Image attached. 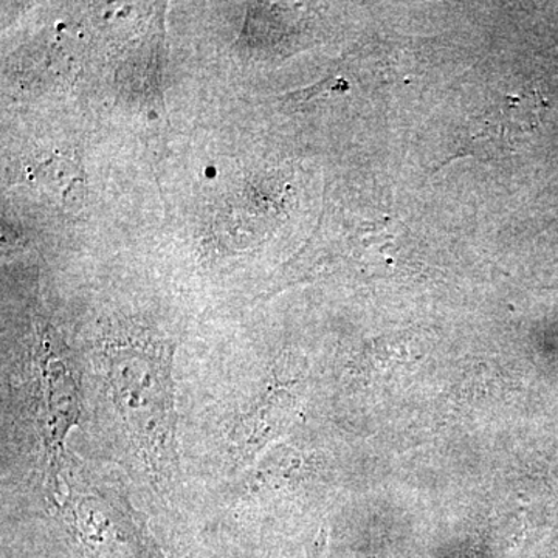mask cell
<instances>
[{
	"instance_id": "5b68a950",
	"label": "cell",
	"mask_w": 558,
	"mask_h": 558,
	"mask_svg": "<svg viewBox=\"0 0 558 558\" xmlns=\"http://www.w3.org/2000/svg\"><path fill=\"white\" fill-rule=\"evenodd\" d=\"M300 399L295 389L281 384L267 385L231 421L226 436V453L236 472H244L281 439L299 417Z\"/></svg>"
},
{
	"instance_id": "7a4b0ae2",
	"label": "cell",
	"mask_w": 558,
	"mask_h": 558,
	"mask_svg": "<svg viewBox=\"0 0 558 558\" xmlns=\"http://www.w3.org/2000/svg\"><path fill=\"white\" fill-rule=\"evenodd\" d=\"M21 376L20 414L38 453L44 497L51 508L61 492L70 433L83 414V391L72 351L49 323L35 326Z\"/></svg>"
},
{
	"instance_id": "52a82bcc",
	"label": "cell",
	"mask_w": 558,
	"mask_h": 558,
	"mask_svg": "<svg viewBox=\"0 0 558 558\" xmlns=\"http://www.w3.org/2000/svg\"><path fill=\"white\" fill-rule=\"evenodd\" d=\"M326 542H328V535H326V531L323 529L318 537L315 538V542L312 543L310 550H307L306 558H322L323 553H325Z\"/></svg>"
},
{
	"instance_id": "6da1fadb",
	"label": "cell",
	"mask_w": 558,
	"mask_h": 558,
	"mask_svg": "<svg viewBox=\"0 0 558 558\" xmlns=\"http://www.w3.org/2000/svg\"><path fill=\"white\" fill-rule=\"evenodd\" d=\"M175 343L159 330L120 319L101 333L95 365L128 453L160 498L180 473Z\"/></svg>"
},
{
	"instance_id": "8992f818",
	"label": "cell",
	"mask_w": 558,
	"mask_h": 558,
	"mask_svg": "<svg viewBox=\"0 0 558 558\" xmlns=\"http://www.w3.org/2000/svg\"><path fill=\"white\" fill-rule=\"evenodd\" d=\"M349 89L348 83L341 78H329L322 81V83L315 84V86L310 87V89L292 92V94L286 95L282 98V101L295 102V105H301V102L310 101L312 98H317L318 95L328 94V92H337V94H343Z\"/></svg>"
},
{
	"instance_id": "3957f363",
	"label": "cell",
	"mask_w": 558,
	"mask_h": 558,
	"mask_svg": "<svg viewBox=\"0 0 558 558\" xmlns=\"http://www.w3.org/2000/svg\"><path fill=\"white\" fill-rule=\"evenodd\" d=\"M50 509L87 558H167L123 484L72 451Z\"/></svg>"
},
{
	"instance_id": "277c9868",
	"label": "cell",
	"mask_w": 558,
	"mask_h": 558,
	"mask_svg": "<svg viewBox=\"0 0 558 558\" xmlns=\"http://www.w3.org/2000/svg\"><path fill=\"white\" fill-rule=\"evenodd\" d=\"M545 109V101L534 90L497 98L469 121L457 156L498 159L515 153L537 130Z\"/></svg>"
}]
</instances>
